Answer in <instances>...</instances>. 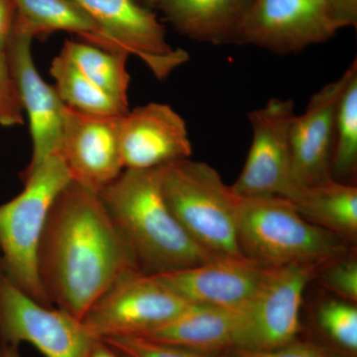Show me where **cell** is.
<instances>
[{
  "instance_id": "cell-1",
  "label": "cell",
  "mask_w": 357,
  "mask_h": 357,
  "mask_svg": "<svg viewBox=\"0 0 357 357\" xmlns=\"http://www.w3.org/2000/svg\"><path fill=\"white\" fill-rule=\"evenodd\" d=\"M37 261L51 304L82 321L122 275L141 271L100 196L72 180L52 204Z\"/></svg>"
},
{
  "instance_id": "cell-2",
  "label": "cell",
  "mask_w": 357,
  "mask_h": 357,
  "mask_svg": "<svg viewBox=\"0 0 357 357\" xmlns=\"http://www.w3.org/2000/svg\"><path fill=\"white\" fill-rule=\"evenodd\" d=\"M98 195L143 273H165L215 258L174 217L162 192L160 167L126 169Z\"/></svg>"
},
{
  "instance_id": "cell-3",
  "label": "cell",
  "mask_w": 357,
  "mask_h": 357,
  "mask_svg": "<svg viewBox=\"0 0 357 357\" xmlns=\"http://www.w3.org/2000/svg\"><path fill=\"white\" fill-rule=\"evenodd\" d=\"M241 255L263 267L326 263L347 255V241L310 222L283 198H241L237 206Z\"/></svg>"
},
{
  "instance_id": "cell-4",
  "label": "cell",
  "mask_w": 357,
  "mask_h": 357,
  "mask_svg": "<svg viewBox=\"0 0 357 357\" xmlns=\"http://www.w3.org/2000/svg\"><path fill=\"white\" fill-rule=\"evenodd\" d=\"M169 208L190 237L215 257H244L237 241L239 197L208 164L190 158L160 167Z\"/></svg>"
},
{
  "instance_id": "cell-5",
  "label": "cell",
  "mask_w": 357,
  "mask_h": 357,
  "mask_svg": "<svg viewBox=\"0 0 357 357\" xmlns=\"http://www.w3.org/2000/svg\"><path fill=\"white\" fill-rule=\"evenodd\" d=\"M24 189L0 204V257L9 278L33 299L52 307L38 274V249L52 204L69 184V171L59 155L21 178Z\"/></svg>"
},
{
  "instance_id": "cell-6",
  "label": "cell",
  "mask_w": 357,
  "mask_h": 357,
  "mask_svg": "<svg viewBox=\"0 0 357 357\" xmlns=\"http://www.w3.org/2000/svg\"><path fill=\"white\" fill-rule=\"evenodd\" d=\"M98 338L82 319L45 306L21 290L0 257V344H30L44 357H89Z\"/></svg>"
},
{
  "instance_id": "cell-7",
  "label": "cell",
  "mask_w": 357,
  "mask_h": 357,
  "mask_svg": "<svg viewBox=\"0 0 357 357\" xmlns=\"http://www.w3.org/2000/svg\"><path fill=\"white\" fill-rule=\"evenodd\" d=\"M192 305L152 275L131 271L100 296L83 323L98 338L140 337L166 325Z\"/></svg>"
},
{
  "instance_id": "cell-8",
  "label": "cell",
  "mask_w": 357,
  "mask_h": 357,
  "mask_svg": "<svg viewBox=\"0 0 357 357\" xmlns=\"http://www.w3.org/2000/svg\"><path fill=\"white\" fill-rule=\"evenodd\" d=\"M292 100L271 98L248 114L252 141L241 175L231 187L241 198H283L294 201L301 191L294 180L290 131Z\"/></svg>"
},
{
  "instance_id": "cell-9",
  "label": "cell",
  "mask_w": 357,
  "mask_h": 357,
  "mask_svg": "<svg viewBox=\"0 0 357 357\" xmlns=\"http://www.w3.org/2000/svg\"><path fill=\"white\" fill-rule=\"evenodd\" d=\"M326 263H294L270 268L245 310L243 349L267 351L294 342L300 331L303 296Z\"/></svg>"
},
{
  "instance_id": "cell-10",
  "label": "cell",
  "mask_w": 357,
  "mask_h": 357,
  "mask_svg": "<svg viewBox=\"0 0 357 357\" xmlns=\"http://www.w3.org/2000/svg\"><path fill=\"white\" fill-rule=\"evenodd\" d=\"M338 30L328 0H253L241 45L286 55L328 41Z\"/></svg>"
},
{
  "instance_id": "cell-11",
  "label": "cell",
  "mask_w": 357,
  "mask_h": 357,
  "mask_svg": "<svg viewBox=\"0 0 357 357\" xmlns=\"http://www.w3.org/2000/svg\"><path fill=\"white\" fill-rule=\"evenodd\" d=\"M103 34L121 51L142 61L159 81L189 61L184 49L173 48L153 10L137 0H75Z\"/></svg>"
},
{
  "instance_id": "cell-12",
  "label": "cell",
  "mask_w": 357,
  "mask_h": 357,
  "mask_svg": "<svg viewBox=\"0 0 357 357\" xmlns=\"http://www.w3.org/2000/svg\"><path fill=\"white\" fill-rule=\"evenodd\" d=\"M32 41L31 35L14 26L6 49L32 139L31 159L20 178L29 175L49 157L59 154L64 128L65 103L55 86L40 76L33 60Z\"/></svg>"
},
{
  "instance_id": "cell-13",
  "label": "cell",
  "mask_w": 357,
  "mask_h": 357,
  "mask_svg": "<svg viewBox=\"0 0 357 357\" xmlns=\"http://www.w3.org/2000/svg\"><path fill=\"white\" fill-rule=\"evenodd\" d=\"M121 116L86 114L65 107L58 155L70 180L96 194L124 171L119 140Z\"/></svg>"
},
{
  "instance_id": "cell-14",
  "label": "cell",
  "mask_w": 357,
  "mask_h": 357,
  "mask_svg": "<svg viewBox=\"0 0 357 357\" xmlns=\"http://www.w3.org/2000/svg\"><path fill=\"white\" fill-rule=\"evenodd\" d=\"M356 60L342 77L312 96L304 114L295 115L291 126V160L294 180L300 189L332 180L335 119L338 102Z\"/></svg>"
},
{
  "instance_id": "cell-15",
  "label": "cell",
  "mask_w": 357,
  "mask_h": 357,
  "mask_svg": "<svg viewBox=\"0 0 357 357\" xmlns=\"http://www.w3.org/2000/svg\"><path fill=\"white\" fill-rule=\"evenodd\" d=\"M269 269L245 257H215L152 276L191 304L243 310L255 297Z\"/></svg>"
},
{
  "instance_id": "cell-16",
  "label": "cell",
  "mask_w": 357,
  "mask_h": 357,
  "mask_svg": "<svg viewBox=\"0 0 357 357\" xmlns=\"http://www.w3.org/2000/svg\"><path fill=\"white\" fill-rule=\"evenodd\" d=\"M119 140L124 170L158 168L192 153L185 121L165 103H148L122 115Z\"/></svg>"
},
{
  "instance_id": "cell-17",
  "label": "cell",
  "mask_w": 357,
  "mask_h": 357,
  "mask_svg": "<svg viewBox=\"0 0 357 357\" xmlns=\"http://www.w3.org/2000/svg\"><path fill=\"white\" fill-rule=\"evenodd\" d=\"M244 323L245 309L192 305L177 318L140 337L218 354L239 349Z\"/></svg>"
},
{
  "instance_id": "cell-18",
  "label": "cell",
  "mask_w": 357,
  "mask_h": 357,
  "mask_svg": "<svg viewBox=\"0 0 357 357\" xmlns=\"http://www.w3.org/2000/svg\"><path fill=\"white\" fill-rule=\"evenodd\" d=\"M253 0H168L159 9L181 34L213 45H241Z\"/></svg>"
},
{
  "instance_id": "cell-19",
  "label": "cell",
  "mask_w": 357,
  "mask_h": 357,
  "mask_svg": "<svg viewBox=\"0 0 357 357\" xmlns=\"http://www.w3.org/2000/svg\"><path fill=\"white\" fill-rule=\"evenodd\" d=\"M14 26L35 37L65 31L82 37L86 43L112 52H123L105 34L75 0H13ZM126 53V52H124Z\"/></svg>"
},
{
  "instance_id": "cell-20",
  "label": "cell",
  "mask_w": 357,
  "mask_h": 357,
  "mask_svg": "<svg viewBox=\"0 0 357 357\" xmlns=\"http://www.w3.org/2000/svg\"><path fill=\"white\" fill-rule=\"evenodd\" d=\"M302 217L347 241L357 237V188L332 180L301 189L292 201Z\"/></svg>"
},
{
  "instance_id": "cell-21",
  "label": "cell",
  "mask_w": 357,
  "mask_h": 357,
  "mask_svg": "<svg viewBox=\"0 0 357 357\" xmlns=\"http://www.w3.org/2000/svg\"><path fill=\"white\" fill-rule=\"evenodd\" d=\"M61 52L91 83L128 107L130 75L126 68L128 53L105 50L75 40H66Z\"/></svg>"
},
{
  "instance_id": "cell-22",
  "label": "cell",
  "mask_w": 357,
  "mask_h": 357,
  "mask_svg": "<svg viewBox=\"0 0 357 357\" xmlns=\"http://www.w3.org/2000/svg\"><path fill=\"white\" fill-rule=\"evenodd\" d=\"M51 76L62 102L70 109L100 116H121L129 107L110 96L82 74L63 52L53 59Z\"/></svg>"
},
{
  "instance_id": "cell-23",
  "label": "cell",
  "mask_w": 357,
  "mask_h": 357,
  "mask_svg": "<svg viewBox=\"0 0 357 357\" xmlns=\"http://www.w3.org/2000/svg\"><path fill=\"white\" fill-rule=\"evenodd\" d=\"M357 169V68L349 77L335 119L332 176L344 182L354 177Z\"/></svg>"
},
{
  "instance_id": "cell-24",
  "label": "cell",
  "mask_w": 357,
  "mask_h": 357,
  "mask_svg": "<svg viewBox=\"0 0 357 357\" xmlns=\"http://www.w3.org/2000/svg\"><path fill=\"white\" fill-rule=\"evenodd\" d=\"M318 321L324 332L344 351H357V309L352 303L331 300L318 312Z\"/></svg>"
},
{
  "instance_id": "cell-25",
  "label": "cell",
  "mask_w": 357,
  "mask_h": 357,
  "mask_svg": "<svg viewBox=\"0 0 357 357\" xmlns=\"http://www.w3.org/2000/svg\"><path fill=\"white\" fill-rule=\"evenodd\" d=\"M100 340L124 357H223L222 354H204L140 337H110Z\"/></svg>"
},
{
  "instance_id": "cell-26",
  "label": "cell",
  "mask_w": 357,
  "mask_h": 357,
  "mask_svg": "<svg viewBox=\"0 0 357 357\" xmlns=\"http://www.w3.org/2000/svg\"><path fill=\"white\" fill-rule=\"evenodd\" d=\"M321 280L328 291L345 302H357V261L345 255L321 266Z\"/></svg>"
},
{
  "instance_id": "cell-27",
  "label": "cell",
  "mask_w": 357,
  "mask_h": 357,
  "mask_svg": "<svg viewBox=\"0 0 357 357\" xmlns=\"http://www.w3.org/2000/svg\"><path fill=\"white\" fill-rule=\"evenodd\" d=\"M24 124V110L17 86L11 74L6 51L0 52V126L6 128Z\"/></svg>"
},
{
  "instance_id": "cell-28",
  "label": "cell",
  "mask_w": 357,
  "mask_h": 357,
  "mask_svg": "<svg viewBox=\"0 0 357 357\" xmlns=\"http://www.w3.org/2000/svg\"><path fill=\"white\" fill-rule=\"evenodd\" d=\"M222 356L223 357H347L344 354L333 351L323 345L314 344V342H299L297 340L277 349H267V351L236 349L223 352Z\"/></svg>"
},
{
  "instance_id": "cell-29",
  "label": "cell",
  "mask_w": 357,
  "mask_h": 357,
  "mask_svg": "<svg viewBox=\"0 0 357 357\" xmlns=\"http://www.w3.org/2000/svg\"><path fill=\"white\" fill-rule=\"evenodd\" d=\"M333 20L342 29L357 23V0H328Z\"/></svg>"
},
{
  "instance_id": "cell-30",
  "label": "cell",
  "mask_w": 357,
  "mask_h": 357,
  "mask_svg": "<svg viewBox=\"0 0 357 357\" xmlns=\"http://www.w3.org/2000/svg\"><path fill=\"white\" fill-rule=\"evenodd\" d=\"M16 20L13 0H0V52L6 51Z\"/></svg>"
},
{
  "instance_id": "cell-31",
  "label": "cell",
  "mask_w": 357,
  "mask_h": 357,
  "mask_svg": "<svg viewBox=\"0 0 357 357\" xmlns=\"http://www.w3.org/2000/svg\"><path fill=\"white\" fill-rule=\"evenodd\" d=\"M89 357H121L100 338L93 344Z\"/></svg>"
},
{
  "instance_id": "cell-32",
  "label": "cell",
  "mask_w": 357,
  "mask_h": 357,
  "mask_svg": "<svg viewBox=\"0 0 357 357\" xmlns=\"http://www.w3.org/2000/svg\"><path fill=\"white\" fill-rule=\"evenodd\" d=\"M0 357H21L18 347L15 345L0 344Z\"/></svg>"
},
{
  "instance_id": "cell-33",
  "label": "cell",
  "mask_w": 357,
  "mask_h": 357,
  "mask_svg": "<svg viewBox=\"0 0 357 357\" xmlns=\"http://www.w3.org/2000/svg\"><path fill=\"white\" fill-rule=\"evenodd\" d=\"M137 1L139 2L141 6L146 7L150 10H155V9L159 10L168 0H137Z\"/></svg>"
},
{
  "instance_id": "cell-34",
  "label": "cell",
  "mask_w": 357,
  "mask_h": 357,
  "mask_svg": "<svg viewBox=\"0 0 357 357\" xmlns=\"http://www.w3.org/2000/svg\"><path fill=\"white\" fill-rule=\"evenodd\" d=\"M119 356H121V357H124V356H122L121 354H119Z\"/></svg>"
}]
</instances>
